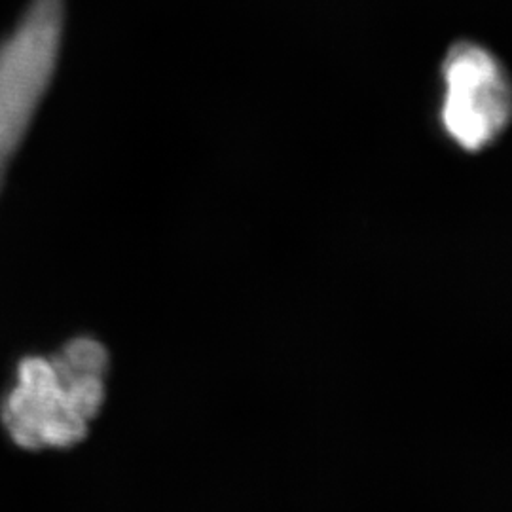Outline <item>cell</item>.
Listing matches in <instances>:
<instances>
[{
  "mask_svg": "<svg viewBox=\"0 0 512 512\" xmlns=\"http://www.w3.org/2000/svg\"><path fill=\"white\" fill-rule=\"evenodd\" d=\"M67 0H27L0 37V196L59 73Z\"/></svg>",
  "mask_w": 512,
  "mask_h": 512,
  "instance_id": "2",
  "label": "cell"
},
{
  "mask_svg": "<svg viewBox=\"0 0 512 512\" xmlns=\"http://www.w3.org/2000/svg\"><path fill=\"white\" fill-rule=\"evenodd\" d=\"M109 353L80 336L54 355H25L0 399V423L21 450H67L86 439L105 403Z\"/></svg>",
  "mask_w": 512,
  "mask_h": 512,
  "instance_id": "1",
  "label": "cell"
},
{
  "mask_svg": "<svg viewBox=\"0 0 512 512\" xmlns=\"http://www.w3.org/2000/svg\"><path fill=\"white\" fill-rule=\"evenodd\" d=\"M437 126L448 145L480 156L512 124V78L501 55L475 38L454 40L439 63Z\"/></svg>",
  "mask_w": 512,
  "mask_h": 512,
  "instance_id": "3",
  "label": "cell"
}]
</instances>
